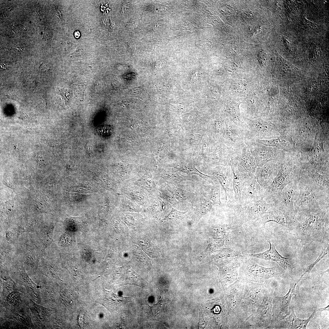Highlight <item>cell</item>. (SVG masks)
<instances>
[{
  "label": "cell",
  "instance_id": "17",
  "mask_svg": "<svg viewBox=\"0 0 329 329\" xmlns=\"http://www.w3.org/2000/svg\"><path fill=\"white\" fill-rule=\"evenodd\" d=\"M316 310H314L307 319H300L296 316L293 307L292 308L291 314L280 320L279 327L284 329H306L308 323L314 316Z\"/></svg>",
  "mask_w": 329,
  "mask_h": 329
},
{
  "label": "cell",
  "instance_id": "11",
  "mask_svg": "<svg viewBox=\"0 0 329 329\" xmlns=\"http://www.w3.org/2000/svg\"><path fill=\"white\" fill-rule=\"evenodd\" d=\"M269 249L261 253L246 254L248 256L275 262L278 264L292 276L293 267L288 258L282 256L277 251L273 240L269 241Z\"/></svg>",
  "mask_w": 329,
  "mask_h": 329
},
{
  "label": "cell",
  "instance_id": "25",
  "mask_svg": "<svg viewBox=\"0 0 329 329\" xmlns=\"http://www.w3.org/2000/svg\"><path fill=\"white\" fill-rule=\"evenodd\" d=\"M59 94L62 96L65 101L69 100L71 97V93L66 90L61 89L59 91Z\"/></svg>",
  "mask_w": 329,
  "mask_h": 329
},
{
  "label": "cell",
  "instance_id": "20",
  "mask_svg": "<svg viewBox=\"0 0 329 329\" xmlns=\"http://www.w3.org/2000/svg\"><path fill=\"white\" fill-rule=\"evenodd\" d=\"M305 174L308 175L319 186L329 189V175L321 174L315 171L310 172Z\"/></svg>",
  "mask_w": 329,
  "mask_h": 329
},
{
  "label": "cell",
  "instance_id": "5",
  "mask_svg": "<svg viewBox=\"0 0 329 329\" xmlns=\"http://www.w3.org/2000/svg\"><path fill=\"white\" fill-rule=\"evenodd\" d=\"M299 178L291 182L284 187L274 201V207L296 214L294 206L299 191Z\"/></svg>",
  "mask_w": 329,
  "mask_h": 329
},
{
  "label": "cell",
  "instance_id": "10",
  "mask_svg": "<svg viewBox=\"0 0 329 329\" xmlns=\"http://www.w3.org/2000/svg\"><path fill=\"white\" fill-rule=\"evenodd\" d=\"M245 121L248 128L249 140H264L271 137L274 134L275 126L271 123L246 119Z\"/></svg>",
  "mask_w": 329,
  "mask_h": 329
},
{
  "label": "cell",
  "instance_id": "9",
  "mask_svg": "<svg viewBox=\"0 0 329 329\" xmlns=\"http://www.w3.org/2000/svg\"><path fill=\"white\" fill-rule=\"evenodd\" d=\"M231 160L237 163L250 177L255 176L257 167L247 144L234 151Z\"/></svg>",
  "mask_w": 329,
  "mask_h": 329
},
{
  "label": "cell",
  "instance_id": "3",
  "mask_svg": "<svg viewBox=\"0 0 329 329\" xmlns=\"http://www.w3.org/2000/svg\"><path fill=\"white\" fill-rule=\"evenodd\" d=\"M229 212V221L233 225L242 226L253 223L269 209L273 203H267L263 198L243 203H227Z\"/></svg>",
  "mask_w": 329,
  "mask_h": 329
},
{
  "label": "cell",
  "instance_id": "27",
  "mask_svg": "<svg viewBox=\"0 0 329 329\" xmlns=\"http://www.w3.org/2000/svg\"><path fill=\"white\" fill-rule=\"evenodd\" d=\"M74 34L75 35V37L77 38L79 37L80 36V33H79V32L78 31H76L75 33Z\"/></svg>",
  "mask_w": 329,
  "mask_h": 329
},
{
  "label": "cell",
  "instance_id": "13",
  "mask_svg": "<svg viewBox=\"0 0 329 329\" xmlns=\"http://www.w3.org/2000/svg\"><path fill=\"white\" fill-rule=\"evenodd\" d=\"M250 152L254 157L257 167H260L267 162L276 160L277 155L271 147L257 143L253 140L247 143Z\"/></svg>",
  "mask_w": 329,
  "mask_h": 329
},
{
  "label": "cell",
  "instance_id": "26",
  "mask_svg": "<svg viewBox=\"0 0 329 329\" xmlns=\"http://www.w3.org/2000/svg\"><path fill=\"white\" fill-rule=\"evenodd\" d=\"M318 310L320 311H322L323 310H329V306L327 307L324 308H320L318 309Z\"/></svg>",
  "mask_w": 329,
  "mask_h": 329
},
{
  "label": "cell",
  "instance_id": "1",
  "mask_svg": "<svg viewBox=\"0 0 329 329\" xmlns=\"http://www.w3.org/2000/svg\"><path fill=\"white\" fill-rule=\"evenodd\" d=\"M329 208L302 211L296 214L293 232L303 245L329 239Z\"/></svg>",
  "mask_w": 329,
  "mask_h": 329
},
{
  "label": "cell",
  "instance_id": "23",
  "mask_svg": "<svg viewBox=\"0 0 329 329\" xmlns=\"http://www.w3.org/2000/svg\"><path fill=\"white\" fill-rule=\"evenodd\" d=\"M220 194V186L218 185L215 186L214 185L212 187L210 193V198L212 203L219 205L221 204Z\"/></svg>",
  "mask_w": 329,
  "mask_h": 329
},
{
  "label": "cell",
  "instance_id": "14",
  "mask_svg": "<svg viewBox=\"0 0 329 329\" xmlns=\"http://www.w3.org/2000/svg\"><path fill=\"white\" fill-rule=\"evenodd\" d=\"M263 198L261 186L255 176L246 180L242 188L240 203L256 201Z\"/></svg>",
  "mask_w": 329,
  "mask_h": 329
},
{
  "label": "cell",
  "instance_id": "15",
  "mask_svg": "<svg viewBox=\"0 0 329 329\" xmlns=\"http://www.w3.org/2000/svg\"><path fill=\"white\" fill-rule=\"evenodd\" d=\"M298 281L291 283L288 293L282 297H276L274 301V315L275 319L280 321L288 316V308L292 297L295 294V288Z\"/></svg>",
  "mask_w": 329,
  "mask_h": 329
},
{
  "label": "cell",
  "instance_id": "6",
  "mask_svg": "<svg viewBox=\"0 0 329 329\" xmlns=\"http://www.w3.org/2000/svg\"><path fill=\"white\" fill-rule=\"evenodd\" d=\"M223 134L224 144L233 151L249 141L247 133L231 120L225 122Z\"/></svg>",
  "mask_w": 329,
  "mask_h": 329
},
{
  "label": "cell",
  "instance_id": "2",
  "mask_svg": "<svg viewBox=\"0 0 329 329\" xmlns=\"http://www.w3.org/2000/svg\"><path fill=\"white\" fill-rule=\"evenodd\" d=\"M299 191L295 204L297 213L314 209L329 208V190L315 182L306 174L299 173Z\"/></svg>",
  "mask_w": 329,
  "mask_h": 329
},
{
  "label": "cell",
  "instance_id": "21",
  "mask_svg": "<svg viewBox=\"0 0 329 329\" xmlns=\"http://www.w3.org/2000/svg\"><path fill=\"white\" fill-rule=\"evenodd\" d=\"M328 254L329 246L328 245L326 246L323 249L320 255L316 260L307 267L304 273L301 275V278L299 280V281L304 276L308 274L315 266Z\"/></svg>",
  "mask_w": 329,
  "mask_h": 329
},
{
  "label": "cell",
  "instance_id": "19",
  "mask_svg": "<svg viewBox=\"0 0 329 329\" xmlns=\"http://www.w3.org/2000/svg\"><path fill=\"white\" fill-rule=\"evenodd\" d=\"M247 268L249 273L262 278L277 276L282 274L278 267L265 268L254 263H249Z\"/></svg>",
  "mask_w": 329,
  "mask_h": 329
},
{
  "label": "cell",
  "instance_id": "7",
  "mask_svg": "<svg viewBox=\"0 0 329 329\" xmlns=\"http://www.w3.org/2000/svg\"><path fill=\"white\" fill-rule=\"evenodd\" d=\"M296 214L281 210L273 207L269 209L254 223L265 225L274 222L293 231L296 222Z\"/></svg>",
  "mask_w": 329,
  "mask_h": 329
},
{
  "label": "cell",
  "instance_id": "22",
  "mask_svg": "<svg viewBox=\"0 0 329 329\" xmlns=\"http://www.w3.org/2000/svg\"><path fill=\"white\" fill-rule=\"evenodd\" d=\"M34 305V307L32 309L35 317L41 322L44 321L48 317V310L36 304Z\"/></svg>",
  "mask_w": 329,
  "mask_h": 329
},
{
  "label": "cell",
  "instance_id": "18",
  "mask_svg": "<svg viewBox=\"0 0 329 329\" xmlns=\"http://www.w3.org/2000/svg\"><path fill=\"white\" fill-rule=\"evenodd\" d=\"M103 292V297L101 301L102 304L109 310L116 309L129 302V297L120 296L113 293L112 291H108L104 288Z\"/></svg>",
  "mask_w": 329,
  "mask_h": 329
},
{
  "label": "cell",
  "instance_id": "24",
  "mask_svg": "<svg viewBox=\"0 0 329 329\" xmlns=\"http://www.w3.org/2000/svg\"><path fill=\"white\" fill-rule=\"evenodd\" d=\"M9 296L8 299L12 304H15L18 302L20 297L18 292H13L11 293Z\"/></svg>",
  "mask_w": 329,
  "mask_h": 329
},
{
  "label": "cell",
  "instance_id": "4",
  "mask_svg": "<svg viewBox=\"0 0 329 329\" xmlns=\"http://www.w3.org/2000/svg\"><path fill=\"white\" fill-rule=\"evenodd\" d=\"M281 166L270 184L265 188L261 187L263 199L267 203H273L284 187L299 177L300 171L293 162L285 163Z\"/></svg>",
  "mask_w": 329,
  "mask_h": 329
},
{
  "label": "cell",
  "instance_id": "16",
  "mask_svg": "<svg viewBox=\"0 0 329 329\" xmlns=\"http://www.w3.org/2000/svg\"><path fill=\"white\" fill-rule=\"evenodd\" d=\"M230 165L233 173L234 203H240L241 192L243 183L246 180L251 177L237 163L231 160Z\"/></svg>",
  "mask_w": 329,
  "mask_h": 329
},
{
  "label": "cell",
  "instance_id": "12",
  "mask_svg": "<svg viewBox=\"0 0 329 329\" xmlns=\"http://www.w3.org/2000/svg\"><path fill=\"white\" fill-rule=\"evenodd\" d=\"M277 160L269 161L260 167H257L255 177L262 188L268 186L277 175L281 164Z\"/></svg>",
  "mask_w": 329,
  "mask_h": 329
},
{
  "label": "cell",
  "instance_id": "8",
  "mask_svg": "<svg viewBox=\"0 0 329 329\" xmlns=\"http://www.w3.org/2000/svg\"><path fill=\"white\" fill-rule=\"evenodd\" d=\"M211 172L212 175L218 180L224 189L227 203L234 202L233 173L230 166L216 167Z\"/></svg>",
  "mask_w": 329,
  "mask_h": 329
}]
</instances>
